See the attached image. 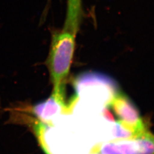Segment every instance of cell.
I'll return each instance as SVG.
<instances>
[{"label": "cell", "instance_id": "cell-1", "mask_svg": "<svg viewBox=\"0 0 154 154\" xmlns=\"http://www.w3.org/2000/svg\"><path fill=\"white\" fill-rule=\"evenodd\" d=\"M76 35L62 29L53 33L46 64L53 91H65L75 49Z\"/></svg>", "mask_w": 154, "mask_h": 154}, {"label": "cell", "instance_id": "cell-2", "mask_svg": "<svg viewBox=\"0 0 154 154\" xmlns=\"http://www.w3.org/2000/svg\"><path fill=\"white\" fill-rule=\"evenodd\" d=\"M107 107L115 114L116 122L131 130L137 136L147 130L138 109L125 94L116 91Z\"/></svg>", "mask_w": 154, "mask_h": 154}, {"label": "cell", "instance_id": "cell-3", "mask_svg": "<svg viewBox=\"0 0 154 154\" xmlns=\"http://www.w3.org/2000/svg\"><path fill=\"white\" fill-rule=\"evenodd\" d=\"M123 154H154V135L146 130L134 138L111 141Z\"/></svg>", "mask_w": 154, "mask_h": 154}, {"label": "cell", "instance_id": "cell-4", "mask_svg": "<svg viewBox=\"0 0 154 154\" xmlns=\"http://www.w3.org/2000/svg\"><path fill=\"white\" fill-rule=\"evenodd\" d=\"M70 110L66 104L65 95L53 92L48 99L34 107L33 112L40 120L48 123L59 114Z\"/></svg>", "mask_w": 154, "mask_h": 154}, {"label": "cell", "instance_id": "cell-5", "mask_svg": "<svg viewBox=\"0 0 154 154\" xmlns=\"http://www.w3.org/2000/svg\"><path fill=\"white\" fill-rule=\"evenodd\" d=\"M82 17V0H67V9L63 29L77 34Z\"/></svg>", "mask_w": 154, "mask_h": 154}, {"label": "cell", "instance_id": "cell-6", "mask_svg": "<svg viewBox=\"0 0 154 154\" xmlns=\"http://www.w3.org/2000/svg\"><path fill=\"white\" fill-rule=\"evenodd\" d=\"M112 133L116 139H128L134 138L137 135L131 130L128 129L126 127L122 126L118 122H116V125L112 130Z\"/></svg>", "mask_w": 154, "mask_h": 154}, {"label": "cell", "instance_id": "cell-7", "mask_svg": "<svg viewBox=\"0 0 154 154\" xmlns=\"http://www.w3.org/2000/svg\"><path fill=\"white\" fill-rule=\"evenodd\" d=\"M97 146L102 154H123L116 148L111 141L105 144H98Z\"/></svg>", "mask_w": 154, "mask_h": 154}, {"label": "cell", "instance_id": "cell-8", "mask_svg": "<svg viewBox=\"0 0 154 154\" xmlns=\"http://www.w3.org/2000/svg\"><path fill=\"white\" fill-rule=\"evenodd\" d=\"M90 154H102V153L99 151L97 144L94 146L93 148L91 149L90 152Z\"/></svg>", "mask_w": 154, "mask_h": 154}]
</instances>
